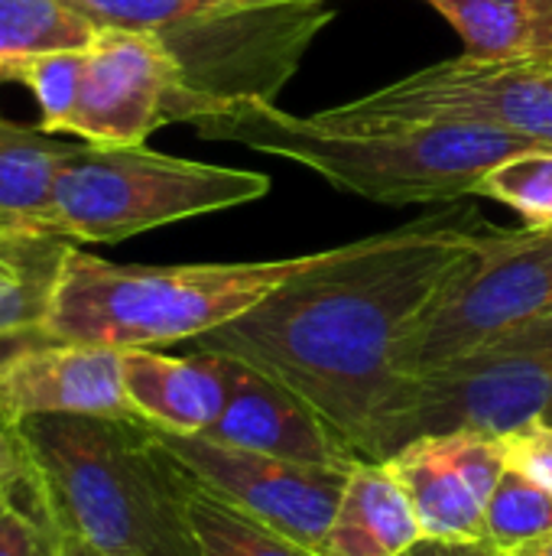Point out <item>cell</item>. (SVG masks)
I'll return each instance as SVG.
<instances>
[{
  "label": "cell",
  "instance_id": "cell-1",
  "mask_svg": "<svg viewBox=\"0 0 552 556\" xmlns=\"http://www.w3.org/2000/svg\"><path fill=\"white\" fill-rule=\"evenodd\" d=\"M495 228L475 205L449 202L400 228L316 251L254 309L192 345L286 384L355 459H364L381 414L403 384V339Z\"/></svg>",
  "mask_w": 552,
  "mask_h": 556
},
{
  "label": "cell",
  "instance_id": "cell-2",
  "mask_svg": "<svg viewBox=\"0 0 552 556\" xmlns=\"http://www.w3.org/2000/svg\"><path fill=\"white\" fill-rule=\"evenodd\" d=\"M39 521L104 556H202L192 479L137 417H23Z\"/></svg>",
  "mask_w": 552,
  "mask_h": 556
},
{
  "label": "cell",
  "instance_id": "cell-3",
  "mask_svg": "<svg viewBox=\"0 0 552 556\" xmlns=\"http://www.w3.org/2000/svg\"><path fill=\"white\" fill-rule=\"evenodd\" d=\"M202 140L241 143L299 163L329 186L381 205H449L475 195L482 176L530 140L468 124L345 127L319 114L299 117L277 104H247L192 124ZM543 147V143H540Z\"/></svg>",
  "mask_w": 552,
  "mask_h": 556
},
{
  "label": "cell",
  "instance_id": "cell-4",
  "mask_svg": "<svg viewBox=\"0 0 552 556\" xmlns=\"http://www.w3.org/2000/svg\"><path fill=\"white\" fill-rule=\"evenodd\" d=\"M312 254L231 264H114L68 244L59 257L42 329L55 342L163 349L244 316Z\"/></svg>",
  "mask_w": 552,
  "mask_h": 556
},
{
  "label": "cell",
  "instance_id": "cell-5",
  "mask_svg": "<svg viewBox=\"0 0 552 556\" xmlns=\"http://www.w3.org/2000/svg\"><path fill=\"white\" fill-rule=\"evenodd\" d=\"M270 192V176L140 147L72 143L52 189L55 228L72 244H120L133 235L228 212Z\"/></svg>",
  "mask_w": 552,
  "mask_h": 556
},
{
  "label": "cell",
  "instance_id": "cell-6",
  "mask_svg": "<svg viewBox=\"0 0 552 556\" xmlns=\"http://www.w3.org/2000/svg\"><path fill=\"white\" fill-rule=\"evenodd\" d=\"M332 20V0H306L247 7L156 33L176 59L166 124H198L247 104H277L306 49Z\"/></svg>",
  "mask_w": 552,
  "mask_h": 556
},
{
  "label": "cell",
  "instance_id": "cell-7",
  "mask_svg": "<svg viewBox=\"0 0 552 556\" xmlns=\"http://www.w3.org/2000/svg\"><path fill=\"white\" fill-rule=\"evenodd\" d=\"M552 407V316L439 371L407 378L381 414L364 459L384 463L426 433H508Z\"/></svg>",
  "mask_w": 552,
  "mask_h": 556
},
{
  "label": "cell",
  "instance_id": "cell-8",
  "mask_svg": "<svg viewBox=\"0 0 552 556\" xmlns=\"http://www.w3.org/2000/svg\"><path fill=\"white\" fill-rule=\"evenodd\" d=\"M552 316V228H495L400 345V378L439 371Z\"/></svg>",
  "mask_w": 552,
  "mask_h": 556
},
{
  "label": "cell",
  "instance_id": "cell-9",
  "mask_svg": "<svg viewBox=\"0 0 552 556\" xmlns=\"http://www.w3.org/2000/svg\"><path fill=\"white\" fill-rule=\"evenodd\" d=\"M316 114L345 127L468 124L552 147V68L547 59L462 52Z\"/></svg>",
  "mask_w": 552,
  "mask_h": 556
},
{
  "label": "cell",
  "instance_id": "cell-10",
  "mask_svg": "<svg viewBox=\"0 0 552 556\" xmlns=\"http://www.w3.org/2000/svg\"><path fill=\"white\" fill-rule=\"evenodd\" d=\"M159 437L198 489L293 538L296 544L322 554L332 515L355 463L316 466L247 453L238 446L215 443L208 437Z\"/></svg>",
  "mask_w": 552,
  "mask_h": 556
},
{
  "label": "cell",
  "instance_id": "cell-11",
  "mask_svg": "<svg viewBox=\"0 0 552 556\" xmlns=\"http://www.w3.org/2000/svg\"><path fill=\"white\" fill-rule=\"evenodd\" d=\"M176 59L156 33L98 26L65 134L91 147H140L166 124Z\"/></svg>",
  "mask_w": 552,
  "mask_h": 556
},
{
  "label": "cell",
  "instance_id": "cell-12",
  "mask_svg": "<svg viewBox=\"0 0 552 556\" xmlns=\"http://www.w3.org/2000/svg\"><path fill=\"white\" fill-rule=\"evenodd\" d=\"M384 463L403 485L423 538L485 541V508L508 472L498 437L482 430L426 433Z\"/></svg>",
  "mask_w": 552,
  "mask_h": 556
},
{
  "label": "cell",
  "instance_id": "cell-13",
  "mask_svg": "<svg viewBox=\"0 0 552 556\" xmlns=\"http://www.w3.org/2000/svg\"><path fill=\"white\" fill-rule=\"evenodd\" d=\"M205 437L224 446L296 463H358L299 394L234 358H228V404Z\"/></svg>",
  "mask_w": 552,
  "mask_h": 556
},
{
  "label": "cell",
  "instance_id": "cell-14",
  "mask_svg": "<svg viewBox=\"0 0 552 556\" xmlns=\"http://www.w3.org/2000/svg\"><path fill=\"white\" fill-rule=\"evenodd\" d=\"M0 394L20 420L42 414L137 417L124 388V352L104 345L49 339L0 375Z\"/></svg>",
  "mask_w": 552,
  "mask_h": 556
},
{
  "label": "cell",
  "instance_id": "cell-15",
  "mask_svg": "<svg viewBox=\"0 0 552 556\" xmlns=\"http://www.w3.org/2000/svg\"><path fill=\"white\" fill-rule=\"evenodd\" d=\"M68 140L0 117V257L33 267L59 261L72 244L59 235L52 189Z\"/></svg>",
  "mask_w": 552,
  "mask_h": 556
},
{
  "label": "cell",
  "instance_id": "cell-16",
  "mask_svg": "<svg viewBox=\"0 0 552 556\" xmlns=\"http://www.w3.org/2000/svg\"><path fill=\"white\" fill-rule=\"evenodd\" d=\"M124 388L133 414L159 433L205 437L228 404V358L211 352H124Z\"/></svg>",
  "mask_w": 552,
  "mask_h": 556
},
{
  "label": "cell",
  "instance_id": "cell-17",
  "mask_svg": "<svg viewBox=\"0 0 552 556\" xmlns=\"http://www.w3.org/2000/svg\"><path fill=\"white\" fill-rule=\"evenodd\" d=\"M423 538L416 511L387 463L358 459L325 534V556H400Z\"/></svg>",
  "mask_w": 552,
  "mask_h": 556
},
{
  "label": "cell",
  "instance_id": "cell-18",
  "mask_svg": "<svg viewBox=\"0 0 552 556\" xmlns=\"http://www.w3.org/2000/svg\"><path fill=\"white\" fill-rule=\"evenodd\" d=\"M475 59H552V0H423Z\"/></svg>",
  "mask_w": 552,
  "mask_h": 556
},
{
  "label": "cell",
  "instance_id": "cell-19",
  "mask_svg": "<svg viewBox=\"0 0 552 556\" xmlns=\"http://www.w3.org/2000/svg\"><path fill=\"white\" fill-rule=\"evenodd\" d=\"M189 518L202 556H322L208 495L195 482L189 492Z\"/></svg>",
  "mask_w": 552,
  "mask_h": 556
},
{
  "label": "cell",
  "instance_id": "cell-20",
  "mask_svg": "<svg viewBox=\"0 0 552 556\" xmlns=\"http://www.w3.org/2000/svg\"><path fill=\"white\" fill-rule=\"evenodd\" d=\"M98 26L62 0H0V62L52 49H81Z\"/></svg>",
  "mask_w": 552,
  "mask_h": 556
},
{
  "label": "cell",
  "instance_id": "cell-21",
  "mask_svg": "<svg viewBox=\"0 0 552 556\" xmlns=\"http://www.w3.org/2000/svg\"><path fill=\"white\" fill-rule=\"evenodd\" d=\"M547 538H552V492L508 469L485 508V541L498 554H524Z\"/></svg>",
  "mask_w": 552,
  "mask_h": 556
},
{
  "label": "cell",
  "instance_id": "cell-22",
  "mask_svg": "<svg viewBox=\"0 0 552 556\" xmlns=\"http://www.w3.org/2000/svg\"><path fill=\"white\" fill-rule=\"evenodd\" d=\"M94 26L146 29L166 33L195 20L247 10V7H277V3H306V0H62Z\"/></svg>",
  "mask_w": 552,
  "mask_h": 556
},
{
  "label": "cell",
  "instance_id": "cell-23",
  "mask_svg": "<svg viewBox=\"0 0 552 556\" xmlns=\"http://www.w3.org/2000/svg\"><path fill=\"white\" fill-rule=\"evenodd\" d=\"M85 72V46L81 49H52L7 62V78L20 81L36 108H39V130L65 134V124L75 111Z\"/></svg>",
  "mask_w": 552,
  "mask_h": 556
},
{
  "label": "cell",
  "instance_id": "cell-24",
  "mask_svg": "<svg viewBox=\"0 0 552 556\" xmlns=\"http://www.w3.org/2000/svg\"><path fill=\"white\" fill-rule=\"evenodd\" d=\"M475 195L514 208L527 228H552V147H527L491 166Z\"/></svg>",
  "mask_w": 552,
  "mask_h": 556
},
{
  "label": "cell",
  "instance_id": "cell-25",
  "mask_svg": "<svg viewBox=\"0 0 552 556\" xmlns=\"http://www.w3.org/2000/svg\"><path fill=\"white\" fill-rule=\"evenodd\" d=\"M55 267L59 264H49V267H36L23 277L0 280V336L42 326Z\"/></svg>",
  "mask_w": 552,
  "mask_h": 556
},
{
  "label": "cell",
  "instance_id": "cell-26",
  "mask_svg": "<svg viewBox=\"0 0 552 556\" xmlns=\"http://www.w3.org/2000/svg\"><path fill=\"white\" fill-rule=\"evenodd\" d=\"M504 463L511 472L527 476L530 482L552 492V420L534 417L521 427H511L498 437Z\"/></svg>",
  "mask_w": 552,
  "mask_h": 556
},
{
  "label": "cell",
  "instance_id": "cell-27",
  "mask_svg": "<svg viewBox=\"0 0 552 556\" xmlns=\"http://www.w3.org/2000/svg\"><path fill=\"white\" fill-rule=\"evenodd\" d=\"M0 556H55L52 534L36 511L13 505L0 515Z\"/></svg>",
  "mask_w": 552,
  "mask_h": 556
},
{
  "label": "cell",
  "instance_id": "cell-28",
  "mask_svg": "<svg viewBox=\"0 0 552 556\" xmlns=\"http://www.w3.org/2000/svg\"><path fill=\"white\" fill-rule=\"evenodd\" d=\"M0 489H29V453L20 417L0 394Z\"/></svg>",
  "mask_w": 552,
  "mask_h": 556
},
{
  "label": "cell",
  "instance_id": "cell-29",
  "mask_svg": "<svg viewBox=\"0 0 552 556\" xmlns=\"http://www.w3.org/2000/svg\"><path fill=\"white\" fill-rule=\"evenodd\" d=\"M400 556H498L488 541H442V538H420L410 551Z\"/></svg>",
  "mask_w": 552,
  "mask_h": 556
},
{
  "label": "cell",
  "instance_id": "cell-30",
  "mask_svg": "<svg viewBox=\"0 0 552 556\" xmlns=\"http://www.w3.org/2000/svg\"><path fill=\"white\" fill-rule=\"evenodd\" d=\"M52 336L42 329V326H36V329H20V332H7V336H0V375L23 355V352H29V349H36V345H42V342H49Z\"/></svg>",
  "mask_w": 552,
  "mask_h": 556
},
{
  "label": "cell",
  "instance_id": "cell-31",
  "mask_svg": "<svg viewBox=\"0 0 552 556\" xmlns=\"http://www.w3.org/2000/svg\"><path fill=\"white\" fill-rule=\"evenodd\" d=\"M49 534H52L55 556H104L91 551V547H85V544H78V541H72V538H65V534H55V531H49Z\"/></svg>",
  "mask_w": 552,
  "mask_h": 556
},
{
  "label": "cell",
  "instance_id": "cell-32",
  "mask_svg": "<svg viewBox=\"0 0 552 556\" xmlns=\"http://www.w3.org/2000/svg\"><path fill=\"white\" fill-rule=\"evenodd\" d=\"M49 264H59V261H46V264H33V267H20V264H13V261L0 257V280H13V277H23V274H29V270H36V267H49Z\"/></svg>",
  "mask_w": 552,
  "mask_h": 556
},
{
  "label": "cell",
  "instance_id": "cell-33",
  "mask_svg": "<svg viewBox=\"0 0 552 556\" xmlns=\"http://www.w3.org/2000/svg\"><path fill=\"white\" fill-rule=\"evenodd\" d=\"M16 505V492L13 489H0V515L7 511V508H13Z\"/></svg>",
  "mask_w": 552,
  "mask_h": 556
},
{
  "label": "cell",
  "instance_id": "cell-34",
  "mask_svg": "<svg viewBox=\"0 0 552 556\" xmlns=\"http://www.w3.org/2000/svg\"><path fill=\"white\" fill-rule=\"evenodd\" d=\"M521 556H552V538H547L543 544H537V547H530V551H524Z\"/></svg>",
  "mask_w": 552,
  "mask_h": 556
},
{
  "label": "cell",
  "instance_id": "cell-35",
  "mask_svg": "<svg viewBox=\"0 0 552 556\" xmlns=\"http://www.w3.org/2000/svg\"><path fill=\"white\" fill-rule=\"evenodd\" d=\"M0 81H7V62H0Z\"/></svg>",
  "mask_w": 552,
  "mask_h": 556
},
{
  "label": "cell",
  "instance_id": "cell-36",
  "mask_svg": "<svg viewBox=\"0 0 552 556\" xmlns=\"http://www.w3.org/2000/svg\"><path fill=\"white\" fill-rule=\"evenodd\" d=\"M543 417H547V420H552V407H550V410H547V414H543Z\"/></svg>",
  "mask_w": 552,
  "mask_h": 556
},
{
  "label": "cell",
  "instance_id": "cell-37",
  "mask_svg": "<svg viewBox=\"0 0 552 556\" xmlns=\"http://www.w3.org/2000/svg\"><path fill=\"white\" fill-rule=\"evenodd\" d=\"M498 556H521V554H498Z\"/></svg>",
  "mask_w": 552,
  "mask_h": 556
},
{
  "label": "cell",
  "instance_id": "cell-38",
  "mask_svg": "<svg viewBox=\"0 0 552 556\" xmlns=\"http://www.w3.org/2000/svg\"><path fill=\"white\" fill-rule=\"evenodd\" d=\"M547 62H550V68H552V59H547Z\"/></svg>",
  "mask_w": 552,
  "mask_h": 556
}]
</instances>
